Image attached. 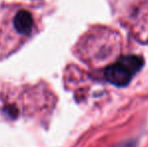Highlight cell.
<instances>
[{
    "instance_id": "obj_2",
    "label": "cell",
    "mask_w": 148,
    "mask_h": 147,
    "mask_svg": "<svg viewBox=\"0 0 148 147\" xmlns=\"http://www.w3.org/2000/svg\"><path fill=\"white\" fill-rule=\"evenodd\" d=\"M51 95L42 86L8 87L0 90V113L8 120L35 117L49 112Z\"/></svg>"
},
{
    "instance_id": "obj_1",
    "label": "cell",
    "mask_w": 148,
    "mask_h": 147,
    "mask_svg": "<svg viewBox=\"0 0 148 147\" xmlns=\"http://www.w3.org/2000/svg\"><path fill=\"white\" fill-rule=\"evenodd\" d=\"M39 30V18L20 3L0 5V57L16 51Z\"/></svg>"
},
{
    "instance_id": "obj_3",
    "label": "cell",
    "mask_w": 148,
    "mask_h": 147,
    "mask_svg": "<svg viewBox=\"0 0 148 147\" xmlns=\"http://www.w3.org/2000/svg\"><path fill=\"white\" fill-rule=\"evenodd\" d=\"M144 65V59L140 55H127L120 57L104 71L107 82L117 87H125L133 80L135 75L140 72Z\"/></svg>"
}]
</instances>
